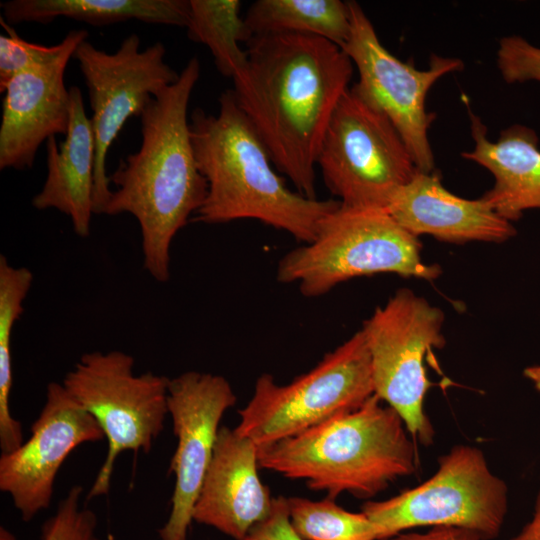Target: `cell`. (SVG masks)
<instances>
[{
    "label": "cell",
    "mask_w": 540,
    "mask_h": 540,
    "mask_svg": "<svg viewBox=\"0 0 540 540\" xmlns=\"http://www.w3.org/2000/svg\"><path fill=\"white\" fill-rule=\"evenodd\" d=\"M234 95L272 162L301 195L317 199L315 165L353 62L336 44L301 34L255 35Z\"/></svg>",
    "instance_id": "obj_1"
},
{
    "label": "cell",
    "mask_w": 540,
    "mask_h": 540,
    "mask_svg": "<svg viewBox=\"0 0 540 540\" xmlns=\"http://www.w3.org/2000/svg\"><path fill=\"white\" fill-rule=\"evenodd\" d=\"M199 75L200 63L193 57L179 79L152 98L140 116V149L109 176L116 190L103 214L134 216L141 232L144 269L162 283L170 278L172 242L201 208L208 191L195 159L187 116Z\"/></svg>",
    "instance_id": "obj_2"
},
{
    "label": "cell",
    "mask_w": 540,
    "mask_h": 540,
    "mask_svg": "<svg viewBox=\"0 0 540 540\" xmlns=\"http://www.w3.org/2000/svg\"><path fill=\"white\" fill-rule=\"evenodd\" d=\"M190 119L195 159L208 184L196 220L217 224L254 219L304 244L315 238L340 202L310 199L286 186L233 90L222 93L217 115L196 108Z\"/></svg>",
    "instance_id": "obj_3"
},
{
    "label": "cell",
    "mask_w": 540,
    "mask_h": 540,
    "mask_svg": "<svg viewBox=\"0 0 540 540\" xmlns=\"http://www.w3.org/2000/svg\"><path fill=\"white\" fill-rule=\"evenodd\" d=\"M260 468L336 499L372 498L416 471L415 441L401 416L373 394L358 409L258 447Z\"/></svg>",
    "instance_id": "obj_4"
},
{
    "label": "cell",
    "mask_w": 540,
    "mask_h": 540,
    "mask_svg": "<svg viewBox=\"0 0 540 540\" xmlns=\"http://www.w3.org/2000/svg\"><path fill=\"white\" fill-rule=\"evenodd\" d=\"M392 273L434 280L436 264L421 256V242L386 209H359L341 203L321 223L315 238L278 262L276 279L296 283L306 297H318L350 279Z\"/></svg>",
    "instance_id": "obj_5"
},
{
    "label": "cell",
    "mask_w": 540,
    "mask_h": 540,
    "mask_svg": "<svg viewBox=\"0 0 540 540\" xmlns=\"http://www.w3.org/2000/svg\"><path fill=\"white\" fill-rule=\"evenodd\" d=\"M373 394L370 354L359 330L288 384L260 375L251 399L238 411L235 431L258 447L267 445L352 412Z\"/></svg>",
    "instance_id": "obj_6"
},
{
    "label": "cell",
    "mask_w": 540,
    "mask_h": 540,
    "mask_svg": "<svg viewBox=\"0 0 540 540\" xmlns=\"http://www.w3.org/2000/svg\"><path fill=\"white\" fill-rule=\"evenodd\" d=\"M436 472L422 484L362 506L378 531V540L414 528L454 527L482 540L497 537L508 510V488L490 468L484 453L456 445L438 460Z\"/></svg>",
    "instance_id": "obj_7"
},
{
    "label": "cell",
    "mask_w": 540,
    "mask_h": 540,
    "mask_svg": "<svg viewBox=\"0 0 540 540\" xmlns=\"http://www.w3.org/2000/svg\"><path fill=\"white\" fill-rule=\"evenodd\" d=\"M134 367V357L123 351H93L83 354L62 381L108 442L88 500L109 493L114 465L123 451L151 450L169 415L170 379L153 372L136 374Z\"/></svg>",
    "instance_id": "obj_8"
},
{
    "label": "cell",
    "mask_w": 540,
    "mask_h": 540,
    "mask_svg": "<svg viewBox=\"0 0 540 540\" xmlns=\"http://www.w3.org/2000/svg\"><path fill=\"white\" fill-rule=\"evenodd\" d=\"M317 164L338 201L359 209H386L418 171L391 121L352 87L331 115Z\"/></svg>",
    "instance_id": "obj_9"
},
{
    "label": "cell",
    "mask_w": 540,
    "mask_h": 540,
    "mask_svg": "<svg viewBox=\"0 0 540 540\" xmlns=\"http://www.w3.org/2000/svg\"><path fill=\"white\" fill-rule=\"evenodd\" d=\"M443 311L410 289H399L365 320L374 394L403 419L414 441L429 445L434 428L424 410L431 382L425 359L445 344Z\"/></svg>",
    "instance_id": "obj_10"
},
{
    "label": "cell",
    "mask_w": 540,
    "mask_h": 540,
    "mask_svg": "<svg viewBox=\"0 0 540 540\" xmlns=\"http://www.w3.org/2000/svg\"><path fill=\"white\" fill-rule=\"evenodd\" d=\"M140 42V37L132 33L118 50L107 53L86 40L73 55L85 80L92 111L96 145L93 211L97 215L103 214L112 194L106 171L112 142L128 118L140 117L152 98L180 76L165 62L162 43L140 50Z\"/></svg>",
    "instance_id": "obj_11"
},
{
    "label": "cell",
    "mask_w": 540,
    "mask_h": 540,
    "mask_svg": "<svg viewBox=\"0 0 540 540\" xmlns=\"http://www.w3.org/2000/svg\"><path fill=\"white\" fill-rule=\"evenodd\" d=\"M351 31L342 50L359 73L352 88L391 121L403 139L418 171L434 170L428 131L436 118L426 110V96L444 75L461 71L458 58L433 54L427 69L403 62L380 42L371 21L355 1H348Z\"/></svg>",
    "instance_id": "obj_12"
},
{
    "label": "cell",
    "mask_w": 540,
    "mask_h": 540,
    "mask_svg": "<svg viewBox=\"0 0 540 540\" xmlns=\"http://www.w3.org/2000/svg\"><path fill=\"white\" fill-rule=\"evenodd\" d=\"M237 397L221 375L187 371L169 380L168 414L177 446L169 471L175 476L161 540H187L193 508L212 459L220 421Z\"/></svg>",
    "instance_id": "obj_13"
},
{
    "label": "cell",
    "mask_w": 540,
    "mask_h": 540,
    "mask_svg": "<svg viewBox=\"0 0 540 540\" xmlns=\"http://www.w3.org/2000/svg\"><path fill=\"white\" fill-rule=\"evenodd\" d=\"M94 417L65 389L50 382L31 436L0 456V490L8 494L23 521L50 506L58 471L78 446L104 439Z\"/></svg>",
    "instance_id": "obj_14"
},
{
    "label": "cell",
    "mask_w": 540,
    "mask_h": 540,
    "mask_svg": "<svg viewBox=\"0 0 540 540\" xmlns=\"http://www.w3.org/2000/svg\"><path fill=\"white\" fill-rule=\"evenodd\" d=\"M86 30H72L53 60L14 75L1 89L3 112L0 126V169L32 167L40 145L57 134L66 135L70 95L64 73Z\"/></svg>",
    "instance_id": "obj_15"
},
{
    "label": "cell",
    "mask_w": 540,
    "mask_h": 540,
    "mask_svg": "<svg viewBox=\"0 0 540 540\" xmlns=\"http://www.w3.org/2000/svg\"><path fill=\"white\" fill-rule=\"evenodd\" d=\"M258 468V446L235 429L220 427L193 521L242 540L272 506Z\"/></svg>",
    "instance_id": "obj_16"
},
{
    "label": "cell",
    "mask_w": 540,
    "mask_h": 540,
    "mask_svg": "<svg viewBox=\"0 0 540 540\" xmlns=\"http://www.w3.org/2000/svg\"><path fill=\"white\" fill-rule=\"evenodd\" d=\"M386 210L416 237L463 244L471 241L502 243L516 235L512 222L481 197L466 199L446 189L434 173L417 171L394 195Z\"/></svg>",
    "instance_id": "obj_17"
},
{
    "label": "cell",
    "mask_w": 540,
    "mask_h": 540,
    "mask_svg": "<svg viewBox=\"0 0 540 540\" xmlns=\"http://www.w3.org/2000/svg\"><path fill=\"white\" fill-rule=\"evenodd\" d=\"M69 95L68 130L63 142L58 144L55 136L46 141L47 176L32 206L62 212L70 218L74 232L86 238L94 215L96 145L80 88L71 86Z\"/></svg>",
    "instance_id": "obj_18"
},
{
    "label": "cell",
    "mask_w": 540,
    "mask_h": 540,
    "mask_svg": "<svg viewBox=\"0 0 540 540\" xmlns=\"http://www.w3.org/2000/svg\"><path fill=\"white\" fill-rule=\"evenodd\" d=\"M469 115L474 148L461 155L494 177L493 186L481 197L512 223L525 211L540 209V148L536 132L514 124L501 131L494 142L488 138L481 119L472 112Z\"/></svg>",
    "instance_id": "obj_19"
},
{
    "label": "cell",
    "mask_w": 540,
    "mask_h": 540,
    "mask_svg": "<svg viewBox=\"0 0 540 540\" xmlns=\"http://www.w3.org/2000/svg\"><path fill=\"white\" fill-rule=\"evenodd\" d=\"M1 8L10 25L66 17L94 26L139 20L186 28L190 17L189 0H11Z\"/></svg>",
    "instance_id": "obj_20"
},
{
    "label": "cell",
    "mask_w": 540,
    "mask_h": 540,
    "mask_svg": "<svg viewBox=\"0 0 540 540\" xmlns=\"http://www.w3.org/2000/svg\"><path fill=\"white\" fill-rule=\"evenodd\" d=\"M252 37L264 34H301L324 38L341 49L351 31L348 1L258 0L244 18Z\"/></svg>",
    "instance_id": "obj_21"
},
{
    "label": "cell",
    "mask_w": 540,
    "mask_h": 540,
    "mask_svg": "<svg viewBox=\"0 0 540 540\" xmlns=\"http://www.w3.org/2000/svg\"><path fill=\"white\" fill-rule=\"evenodd\" d=\"M188 38L206 45L218 71L233 82L242 79L248 67L247 51L240 43L252 35L240 15L239 0H189Z\"/></svg>",
    "instance_id": "obj_22"
},
{
    "label": "cell",
    "mask_w": 540,
    "mask_h": 540,
    "mask_svg": "<svg viewBox=\"0 0 540 540\" xmlns=\"http://www.w3.org/2000/svg\"><path fill=\"white\" fill-rule=\"evenodd\" d=\"M287 501L291 524L304 540H378L377 528L364 512H350L335 499Z\"/></svg>",
    "instance_id": "obj_23"
},
{
    "label": "cell",
    "mask_w": 540,
    "mask_h": 540,
    "mask_svg": "<svg viewBox=\"0 0 540 540\" xmlns=\"http://www.w3.org/2000/svg\"><path fill=\"white\" fill-rule=\"evenodd\" d=\"M32 282L33 274L28 268L12 266L4 255L0 256V412L3 414L10 411L13 328L22 315Z\"/></svg>",
    "instance_id": "obj_24"
},
{
    "label": "cell",
    "mask_w": 540,
    "mask_h": 540,
    "mask_svg": "<svg viewBox=\"0 0 540 540\" xmlns=\"http://www.w3.org/2000/svg\"><path fill=\"white\" fill-rule=\"evenodd\" d=\"M83 488L72 486L55 513L42 526L41 540H102L97 535V516L81 505Z\"/></svg>",
    "instance_id": "obj_25"
},
{
    "label": "cell",
    "mask_w": 540,
    "mask_h": 540,
    "mask_svg": "<svg viewBox=\"0 0 540 540\" xmlns=\"http://www.w3.org/2000/svg\"><path fill=\"white\" fill-rule=\"evenodd\" d=\"M0 24L6 32L0 35V90L14 75L53 60L63 48L62 41L57 45L44 46L24 40L2 16Z\"/></svg>",
    "instance_id": "obj_26"
},
{
    "label": "cell",
    "mask_w": 540,
    "mask_h": 540,
    "mask_svg": "<svg viewBox=\"0 0 540 540\" xmlns=\"http://www.w3.org/2000/svg\"><path fill=\"white\" fill-rule=\"evenodd\" d=\"M497 66L509 84L540 82V47L519 35L505 36L499 41Z\"/></svg>",
    "instance_id": "obj_27"
},
{
    "label": "cell",
    "mask_w": 540,
    "mask_h": 540,
    "mask_svg": "<svg viewBox=\"0 0 540 540\" xmlns=\"http://www.w3.org/2000/svg\"><path fill=\"white\" fill-rule=\"evenodd\" d=\"M242 540H304L291 524L287 497L273 498L267 516Z\"/></svg>",
    "instance_id": "obj_28"
},
{
    "label": "cell",
    "mask_w": 540,
    "mask_h": 540,
    "mask_svg": "<svg viewBox=\"0 0 540 540\" xmlns=\"http://www.w3.org/2000/svg\"><path fill=\"white\" fill-rule=\"evenodd\" d=\"M388 540H482L476 534L454 527H433L424 532H403Z\"/></svg>",
    "instance_id": "obj_29"
},
{
    "label": "cell",
    "mask_w": 540,
    "mask_h": 540,
    "mask_svg": "<svg viewBox=\"0 0 540 540\" xmlns=\"http://www.w3.org/2000/svg\"><path fill=\"white\" fill-rule=\"evenodd\" d=\"M511 540H540V488L536 495L531 519Z\"/></svg>",
    "instance_id": "obj_30"
},
{
    "label": "cell",
    "mask_w": 540,
    "mask_h": 540,
    "mask_svg": "<svg viewBox=\"0 0 540 540\" xmlns=\"http://www.w3.org/2000/svg\"><path fill=\"white\" fill-rule=\"evenodd\" d=\"M523 374L529 381L532 382L535 389L540 393V365L526 367Z\"/></svg>",
    "instance_id": "obj_31"
},
{
    "label": "cell",
    "mask_w": 540,
    "mask_h": 540,
    "mask_svg": "<svg viewBox=\"0 0 540 540\" xmlns=\"http://www.w3.org/2000/svg\"><path fill=\"white\" fill-rule=\"evenodd\" d=\"M0 540H17L14 534L7 528L0 527Z\"/></svg>",
    "instance_id": "obj_32"
}]
</instances>
